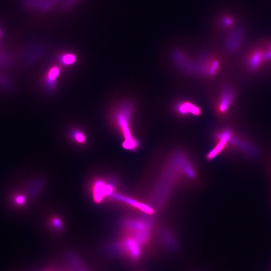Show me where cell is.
<instances>
[{"label":"cell","mask_w":271,"mask_h":271,"mask_svg":"<svg viewBox=\"0 0 271 271\" xmlns=\"http://www.w3.org/2000/svg\"><path fill=\"white\" fill-rule=\"evenodd\" d=\"M235 98L234 89L230 87H226L222 91L217 105L218 112L225 114L229 109Z\"/></svg>","instance_id":"3"},{"label":"cell","mask_w":271,"mask_h":271,"mask_svg":"<svg viewBox=\"0 0 271 271\" xmlns=\"http://www.w3.org/2000/svg\"><path fill=\"white\" fill-rule=\"evenodd\" d=\"M60 73V69L57 66L51 67L46 73L45 84L49 89L54 87L55 82Z\"/></svg>","instance_id":"7"},{"label":"cell","mask_w":271,"mask_h":271,"mask_svg":"<svg viewBox=\"0 0 271 271\" xmlns=\"http://www.w3.org/2000/svg\"><path fill=\"white\" fill-rule=\"evenodd\" d=\"M113 189L110 184H106L101 180H97L94 184L93 193L94 199L99 202L105 196H110L113 193Z\"/></svg>","instance_id":"6"},{"label":"cell","mask_w":271,"mask_h":271,"mask_svg":"<svg viewBox=\"0 0 271 271\" xmlns=\"http://www.w3.org/2000/svg\"><path fill=\"white\" fill-rule=\"evenodd\" d=\"M52 226L56 229H60L62 228V222L57 217H54L51 220Z\"/></svg>","instance_id":"11"},{"label":"cell","mask_w":271,"mask_h":271,"mask_svg":"<svg viewBox=\"0 0 271 271\" xmlns=\"http://www.w3.org/2000/svg\"><path fill=\"white\" fill-rule=\"evenodd\" d=\"M46 271H57V270H46Z\"/></svg>","instance_id":"12"},{"label":"cell","mask_w":271,"mask_h":271,"mask_svg":"<svg viewBox=\"0 0 271 271\" xmlns=\"http://www.w3.org/2000/svg\"><path fill=\"white\" fill-rule=\"evenodd\" d=\"M265 62V50L256 48L248 55L246 65L250 70L256 71L260 69Z\"/></svg>","instance_id":"2"},{"label":"cell","mask_w":271,"mask_h":271,"mask_svg":"<svg viewBox=\"0 0 271 271\" xmlns=\"http://www.w3.org/2000/svg\"><path fill=\"white\" fill-rule=\"evenodd\" d=\"M133 112L132 105L128 102L121 104L116 110L114 119L118 128L124 138L123 147L127 149H134L138 146V141L133 138L131 131L130 121Z\"/></svg>","instance_id":"1"},{"label":"cell","mask_w":271,"mask_h":271,"mask_svg":"<svg viewBox=\"0 0 271 271\" xmlns=\"http://www.w3.org/2000/svg\"><path fill=\"white\" fill-rule=\"evenodd\" d=\"M73 140L79 144H83L86 140L85 134L79 130H74L71 132Z\"/></svg>","instance_id":"9"},{"label":"cell","mask_w":271,"mask_h":271,"mask_svg":"<svg viewBox=\"0 0 271 271\" xmlns=\"http://www.w3.org/2000/svg\"><path fill=\"white\" fill-rule=\"evenodd\" d=\"M174 108L176 112L182 116H198L201 112L198 106L187 100L178 102Z\"/></svg>","instance_id":"5"},{"label":"cell","mask_w":271,"mask_h":271,"mask_svg":"<svg viewBox=\"0 0 271 271\" xmlns=\"http://www.w3.org/2000/svg\"><path fill=\"white\" fill-rule=\"evenodd\" d=\"M75 56L71 53H66L62 55L60 57L61 63L64 65H70L73 64L76 61Z\"/></svg>","instance_id":"8"},{"label":"cell","mask_w":271,"mask_h":271,"mask_svg":"<svg viewBox=\"0 0 271 271\" xmlns=\"http://www.w3.org/2000/svg\"><path fill=\"white\" fill-rule=\"evenodd\" d=\"M26 197L21 194H16L12 197L13 204L17 206H22L26 203Z\"/></svg>","instance_id":"10"},{"label":"cell","mask_w":271,"mask_h":271,"mask_svg":"<svg viewBox=\"0 0 271 271\" xmlns=\"http://www.w3.org/2000/svg\"><path fill=\"white\" fill-rule=\"evenodd\" d=\"M219 68L218 60L212 58L204 59L197 64L196 70L208 76H214L218 73Z\"/></svg>","instance_id":"4"}]
</instances>
